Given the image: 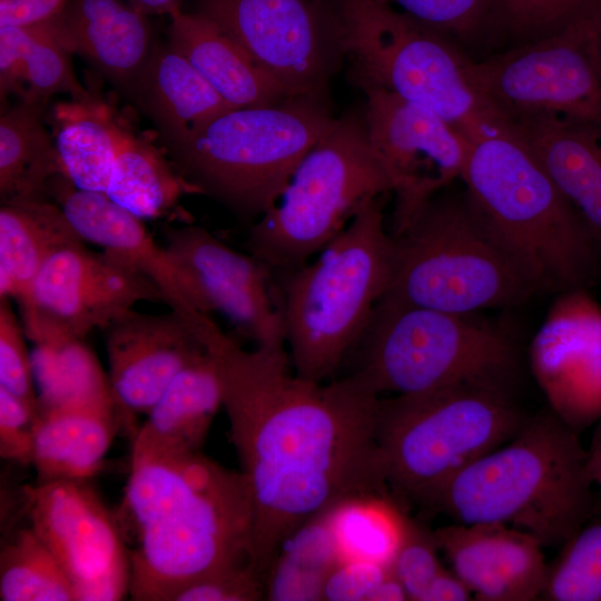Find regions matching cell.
Masks as SVG:
<instances>
[{
  "mask_svg": "<svg viewBox=\"0 0 601 601\" xmlns=\"http://www.w3.org/2000/svg\"><path fill=\"white\" fill-rule=\"evenodd\" d=\"M203 335L250 495V563L264 580L297 528L351 496L391 493L376 440L381 396L356 372L302 377L286 348L245 349L216 323Z\"/></svg>",
  "mask_w": 601,
  "mask_h": 601,
  "instance_id": "cell-1",
  "label": "cell"
},
{
  "mask_svg": "<svg viewBox=\"0 0 601 601\" xmlns=\"http://www.w3.org/2000/svg\"><path fill=\"white\" fill-rule=\"evenodd\" d=\"M121 516L122 536L135 540L128 591L135 601H174L203 578L250 563L246 481L201 452L131 460Z\"/></svg>",
  "mask_w": 601,
  "mask_h": 601,
  "instance_id": "cell-2",
  "label": "cell"
},
{
  "mask_svg": "<svg viewBox=\"0 0 601 601\" xmlns=\"http://www.w3.org/2000/svg\"><path fill=\"white\" fill-rule=\"evenodd\" d=\"M594 485L580 434L549 408L461 471L431 512L510 525L560 549L595 514Z\"/></svg>",
  "mask_w": 601,
  "mask_h": 601,
  "instance_id": "cell-3",
  "label": "cell"
},
{
  "mask_svg": "<svg viewBox=\"0 0 601 601\" xmlns=\"http://www.w3.org/2000/svg\"><path fill=\"white\" fill-rule=\"evenodd\" d=\"M460 180L540 293L588 290L601 278L600 249L515 132L473 144Z\"/></svg>",
  "mask_w": 601,
  "mask_h": 601,
  "instance_id": "cell-4",
  "label": "cell"
},
{
  "mask_svg": "<svg viewBox=\"0 0 601 601\" xmlns=\"http://www.w3.org/2000/svg\"><path fill=\"white\" fill-rule=\"evenodd\" d=\"M453 185L390 231L393 265L384 296L460 314L531 299L540 293L533 279L491 230L465 187Z\"/></svg>",
  "mask_w": 601,
  "mask_h": 601,
  "instance_id": "cell-5",
  "label": "cell"
},
{
  "mask_svg": "<svg viewBox=\"0 0 601 601\" xmlns=\"http://www.w3.org/2000/svg\"><path fill=\"white\" fill-rule=\"evenodd\" d=\"M383 200L366 201L314 260L283 274L286 345L302 377L331 378L355 351L388 290L393 239Z\"/></svg>",
  "mask_w": 601,
  "mask_h": 601,
  "instance_id": "cell-6",
  "label": "cell"
},
{
  "mask_svg": "<svg viewBox=\"0 0 601 601\" xmlns=\"http://www.w3.org/2000/svg\"><path fill=\"white\" fill-rule=\"evenodd\" d=\"M514 388L464 383L380 398L376 440L386 483L406 510L432 506L466 466L512 439L529 415Z\"/></svg>",
  "mask_w": 601,
  "mask_h": 601,
  "instance_id": "cell-7",
  "label": "cell"
},
{
  "mask_svg": "<svg viewBox=\"0 0 601 601\" xmlns=\"http://www.w3.org/2000/svg\"><path fill=\"white\" fill-rule=\"evenodd\" d=\"M354 372L381 396L411 395L464 383L514 388L521 370L515 336L480 316L383 296L356 346Z\"/></svg>",
  "mask_w": 601,
  "mask_h": 601,
  "instance_id": "cell-8",
  "label": "cell"
},
{
  "mask_svg": "<svg viewBox=\"0 0 601 601\" xmlns=\"http://www.w3.org/2000/svg\"><path fill=\"white\" fill-rule=\"evenodd\" d=\"M337 30L361 85L430 109L472 144L512 132L474 87L467 70L472 57L386 0H339Z\"/></svg>",
  "mask_w": 601,
  "mask_h": 601,
  "instance_id": "cell-9",
  "label": "cell"
},
{
  "mask_svg": "<svg viewBox=\"0 0 601 601\" xmlns=\"http://www.w3.org/2000/svg\"><path fill=\"white\" fill-rule=\"evenodd\" d=\"M312 96L218 115L169 145L176 169L197 193L253 224L335 121Z\"/></svg>",
  "mask_w": 601,
  "mask_h": 601,
  "instance_id": "cell-10",
  "label": "cell"
},
{
  "mask_svg": "<svg viewBox=\"0 0 601 601\" xmlns=\"http://www.w3.org/2000/svg\"><path fill=\"white\" fill-rule=\"evenodd\" d=\"M392 191L364 120H335L274 205L250 225L246 250L274 273L290 272L329 244L366 201Z\"/></svg>",
  "mask_w": 601,
  "mask_h": 601,
  "instance_id": "cell-11",
  "label": "cell"
},
{
  "mask_svg": "<svg viewBox=\"0 0 601 601\" xmlns=\"http://www.w3.org/2000/svg\"><path fill=\"white\" fill-rule=\"evenodd\" d=\"M601 0L545 38L471 58L476 90L510 122L556 117L601 126Z\"/></svg>",
  "mask_w": 601,
  "mask_h": 601,
  "instance_id": "cell-12",
  "label": "cell"
},
{
  "mask_svg": "<svg viewBox=\"0 0 601 601\" xmlns=\"http://www.w3.org/2000/svg\"><path fill=\"white\" fill-rule=\"evenodd\" d=\"M140 302L165 304V298L144 275L82 243L49 258L20 308L26 336L43 344L83 341Z\"/></svg>",
  "mask_w": 601,
  "mask_h": 601,
  "instance_id": "cell-13",
  "label": "cell"
},
{
  "mask_svg": "<svg viewBox=\"0 0 601 601\" xmlns=\"http://www.w3.org/2000/svg\"><path fill=\"white\" fill-rule=\"evenodd\" d=\"M30 526L67 574L76 601H116L128 594L130 559L117 519L88 480L24 489Z\"/></svg>",
  "mask_w": 601,
  "mask_h": 601,
  "instance_id": "cell-14",
  "label": "cell"
},
{
  "mask_svg": "<svg viewBox=\"0 0 601 601\" xmlns=\"http://www.w3.org/2000/svg\"><path fill=\"white\" fill-rule=\"evenodd\" d=\"M161 233L164 247L200 312L221 314L255 347L286 348L282 292L270 268L199 226H164Z\"/></svg>",
  "mask_w": 601,
  "mask_h": 601,
  "instance_id": "cell-15",
  "label": "cell"
},
{
  "mask_svg": "<svg viewBox=\"0 0 601 601\" xmlns=\"http://www.w3.org/2000/svg\"><path fill=\"white\" fill-rule=\"evenodd\" d=\"M362 86L368 139L393 183L394 231L435 193L460 180L473 144L430 109L384 88Z\"/></svg>",
  "mask_w": 601,
  "mask_h": 601,
  "instance_id": "cell-16",
  "label": "cell"
},
{
  "mask_svg": "<svg viewBox=\"0 0 601 601\" xmlns=\"http://www.w3.org/2000/svg\"><path fill=\"white\" fill-rule=\"evenodd\" d=\"M199 13L216 22L290 96L319 89L326 47L308 0H203Z\"/></svg>",
  "mask_w": 601,
  "mask_h": 601,
  "instance_id": "cell-17",
  "label": "cell"
},
{
  "mask_svg": "<svg viewBox=\"0 0 601 601\" xmlns=\"http://www.w3.org/2000/svg\"><path fill=\"white\" fill-rule=\"evenodd\" d=\"M587 292L561 294L531 352L549 408L579 434L601 421V306Z\"/></svg>",
  "mask_w": 601,
  "mask_h": 601,
  "instance_id": "cell-18",
  "label": "cell"
},
{
  "mask_svg": "<svg viewBox=\"0 0 601 601\" xmlns=\"http://www.w3.org/2000/svg\"><path fill=\"white\" fill-rule=\"evenodd\" d=\"M104 332L110 386L129 428L135 415L147 414L171 381L207 353L191 325L171 309H131Z\"/></svg>",
  "mask_w": 601,
  "mask_h": 601,
  "instance_id": "cell-19",
  "label": "cell"
},
{
  "mask_svg": "<svg viewBox=\"0 0 601 601\" xmlns=\"http://www.w3.org/2000/svg\"><path fill=\"white\" fill-rule=\"evenodd\" d=\"M48 193L62 208L85 242L124 263L150 280L162 294L169 309L198 329L210 315L191 302L166 248L156 243L142 219L112 201L105 193L76 188L63 175H56Z\"/></svg>",
  "mask_w": 601,
  "mask_h": 601,
  "instance_id": "cell-20",
  "label": "cell"
},
{
  "mask_svg": "<svg viewBox=\"0 0 601 601\" xmlns=\"http://www.w3.org/2000/svg\"><path fill=\"white\" fill-rule=\"evenodd\" d=\"M437 548L474 600H540L549 563L529 533L497 523H456L433 531Z\"/></svg>",
  "mask_w": 601,
  "mask_h": 601,
  "instance_id": "cell-21",
  "label": "cell"
},
{
  "mask_svg": "<svg viewBox=\"0 0 601 601\" xmlns=\"http://www.w3.org/2000/svg\"><path fill=\"white\" fill-rule=\"evenodd\" d=\"M528 146L601 252V126L542 117L516 121Z\"/></svg>",
  "mask_w": 601,
  "mask_h": 601,
  "instance_id": "cell-22",
  "label": "cell"
},
{
  "mask_svg": "<svg viewBox=\"0 0 601 601\" xmlns=\"http://www.w3.org/2000/svg\"><path fill=\"white\" fill-rule=\"evenodd\" d=\"M223 407L218 368L208 352L167 386L134 436L131 460L200 452Z\"/></svg>",
  "mask_w": 601,
  "mask_h": 601,
  "instance_id": "cell-23",
  "label": "cell"
},
{
  "mask_svg": "<svg viewBox=\"0 0 601 601\" xmlns=\"http://www.w3.org/2000/svg\"><path fill=\"white\" fill-rule=\"evenodd\" d=\"M169 46L234 108L272 106L290 93L216 22L201 13L171 17Z\"/></svg>",
  "mask_w": 601,
  "mask_h": 601,
  "instance_id": "cell-24",
  "label": "cell"
},
{
  "mask_svg": "<svg viewBox=\"0 0 601 601\" xmlns=\"http://www.w3.org/2000/svg\"><path fill=\"white\" fill-rule=\"evenodd\" d=\"M145 14L121 0H72L59 16L65 42L115 82L135 88L152 49Z\"/></svg>",
  "mask_w": 601,
  "mask_h": 601,
  "instance_id": "cell-25",
  "label": "cell"
},
{
  "mask_svg": "<svg viewBox=\"0 0 601 601\" xmlns=\"http://www.w3.org/2000/svg\"><path fill=\"white\" fill-rule=\"evenodd\" d=\"M121 423L117 406L39 411L31 462L36 483L88 480L97 474Z\"/></svg>",
  "mask_w": 601,
  "mask_h": 601,
  "instance_id": "cell-26",
  "label": "cell"
},
{
  "mask_svg": "<svg viewBox=\"0 0 601 601\" xmlns=\"http://www.w3.org/2000/svg\"><path fill=\"white\" fill-rule=\"evenodd\" d=\"M85 240L62 208L43 197L3 201L0 208V298L21 305L49 258Z\"/></svg>",
  "mask_w": 601,
  "mask_h": 601,
  "instance_id": "cell-27",
  "label": "cell"
},
{
  "mask_svg": "<svg viewBox=\"0 0 601 601\" xmlns=\"http://www.w3.org/2000/svg\"><path fill=\"white\" fill-rule=\"evenodd\" d=\"M134 89L168 145L184 139L218 115L236 109L170 46L152 49Z\"/></svg>",
  "mask_w": 601,
  "mask_h": 601,
  "instance_id": "cell-28",
  "label": "cell"
},
{
  "mask_svg": "<svg viewBox=\"0 0 601 601\" xmlns=\"http://www.w3.org/2000/svg\"><path fill=\"white\" fill-rule=\"evenodd\" d=\"M59 17L31 26L0 28L1 93L19 92L22 100L42 104L67 92L82 98L88 91L77 80Z\"/></svg>",
  "mask_w": 601,
  "mask_h": 601,
  "instance_id": "cell-29",
  "label": "cell"
},
{
  "mask_svg": "<svg viewBox=\"0 0 601 601\" xmlns=\"http://www.w3.org/2000/svg\"><path fill=\"white\" fill-rule=\"evenodd\" d=\"M55 149L61 175L76 188L105 193L124 129L90 95L56 106Z\"/></svg>",
  "mask_w": 601,
  "mask_h": 601,
  "instance_id": "cell-30",
  "label": "cell"
},
{
  "mask_svg": "<svg viewBox=\"0 0 601 601\" xmlns=\"http://www.w3.org/2000/svg\"><path fill=\"white\" fill-rule=\"evenodd\" d=\"M186 193H197L147 139L124 130L106 195L140 219L162 217Z\"/></svg>",
  "mask_w": 601,
  "mask_h": 601,
  "instance_id": "cell-31",
  "label": "cell"
},
{
  "mask_svg": "<svg viewBox=\"0 0 601 601\" xmlns=\"http://www.w3.org/2000/svg\"><path fill=\"white\" fill-rule=\"evenodd\" d=\"M41 104L22 100L0 119L1 201L43 197L60 173L53 142L42 124Z\"/></svg>",
  "mask_w": 601,
  "mask_h": 601,
  "instance_id": "cell-32",
  "label": "cell"
},
{
  "mask_svg": "<svg viewBox=\"0 0 601 601\" xmlns=\"http://www.w3.org/2000/svg\"><path fill=\"white\" fill-rule=\"evenodd\" d=\"M341 560H363L391 566L404 542L411 518L391 493L351 496L326 511Z\"/></svg>",
  "mask_w": 601,
  "mask_h": 601,
  "instance_id": "cell-33",
  "label": "cell"
},
{
  "mask_svg": "<svg viewBox=\"0 0 601 601\" xmlns=\"http://www.w3.org/2000/svg\"><path fill=\"white\" fill-rule=\"evenodd\" d=\"M39 411L67 406H117L109 377L82 341L36 344L31 354ZM119 408V407H118Z\"/></svg>",
  "mask_w": 601,
  "mask_h": 601,
  "instance_id": "cell-34",
  "label": "cell"
},
{
  "mask_svg": "<svg viewBox=\"0 0 601 601\" xmlns=\"http://www.w3.org/2000/svg\"><path fill=\"white\" fill-rule=\"evenodd\" d=\"M339 560L325 512L282 542L264 578L265 599L322 600L324 581Z\"/></svg>",
  "mask_w": 601,
  "mask_h": 601,
  "instance_id": "cell-35",
  "label": "cell"
},
{
  "mask_svg": "<svg viewBox=\"0 0 601 601\" xmlns=\"http://www.w3.org/2000/svg\"><path fill=\"white\" fill-rule=\"evenodd\" d=\"M0 600L75 601L67 574L30 525L1 548Z\"/></svg>",
  "mask_w": 601,
  "mask_h": 601,
  "instance_id": "cell-36",
  "label": "cell"
},
{
  "mask_svg": "<svg viewBox=\"0 0 601 601\" xmlns=\"http://www.w3.org/2000/svg\"><path fill=\"white\" fill-rule=\"evenodd\" d=\"M486 1L490 47L502 50L560 31L600 0Z\"/></svg>",
  "mask_w": 601,
  "mask_h": 601,
  "instance_id": "cell-37",
  "label": "cell"
},
{
  "mask_svg": "<svg viewBox=\"0 0 601 601\" xmlns=\"http://www.w3.org/2000/svg\"><path fill=\"white\" fill-rule=\"evenodd\" d=\"M540 600L601 601V515H592L560 548Z\"/></svg>",
  "mask_w": 601,
  "mask_h": 601,
  "instance_id": "cell-38",
  "label": "cell"
},
{
  "mask_svg": "<svg viewBox=\"0 0 601 601\" xmlns=\"http://www.w3.org/2000/svg\"><path fill=\"white\" fill-rule=\"evenodd\" d=\"M417 22L471 49L490 46L486 0H386Z\"/></svg>",
  "mask_w": 601,
  "mask_h": 601,
  "instance_id": "cell-39",
  "label": "cell"
},
{
  "mask_svg": "<svg viewBox=\"0 0 601 601\" xmlns=\"http://www.w3.org/2000/svg\"><path fill=\"white\" fill-rule=\"evenodd\" d=\"M24 335L23 325L12 311L9 298H0V387L17 396L38 415L32 357Z\"/></svg>",
  "mask_w": 601,
  "mask_h": 601,
  "instance_id": "cell-40",
  "label": "cell"
},
{
  "mask_svg": "<svg viewBox=\"0 0 601 601\" xmlns=\"http://www.w3.org/2000/svg\"><path fill=\"white\" fill-rule=\"evenodd\" d=\"M437 551L440 550L433 532L412 519L406 538L391 564L408 600L423 601L428 588L442 570Z\"/></svg>",
  "mask_w": 601,
  "mask_h": 601,
  "instance_id": "cell-41",
  "label": "cell"
},
{
  "mask_svg": "<svg viewBox=\"0 0 601 601\" xmlns=\"http://www.w3.org/2000/svg\"><path fill=\"white\" fill-rule=\"evenodd\" d=\"M265 599L260 574L250 563L203 578L179 591L174 601H257Z\"/></svg>",
  "mask_w": 601,
  "mask_h": 601,
  "instance_id": "cell-42",
  "label": "cell"
},
{
  "mask_svg": "<svg viewBox=\"0 0 601 601\" xmlns=\"http://www.w3.org/2000/svg\"><path fill=\"white\" fill-rule=\"evenodd\" d=\"M391 574V566L384 564L339 560L324 581L322 600L373 601L375 592Z\"/></svg>",
  "mask_w": 601,
  "mask_h": 601,
  "instance_id": "cell-43",
  "label": "cell"
},
{
  "mask_svg": "<svg viewBox=\"0 0 601 601\" xmlns=\"http://www.w3.org/2000/svg\"><path fill=\"white\" fill-rule=\"evenodd\" d=\"M38 415L21 400L0 387V456L22 465L32 462Z\"/></svg>",
  "mask_w": 601,
  "mask_h": 601,
  "instance_id": "cell-44",
  "label": "cell"
},
{
  "mask_svg": "<svg viewBox=\"0 0 601 601\" xmlns=\"http://www.w3.org/2000/svg\"><path fill=\"white\" fill-rule=\"evenodd\" d=\"M68 0H0V28L22 27L59 17Z\"/></svg>",
  "mask_w": 601,
  "mask_h": 601,
  "instance_id": "cell-45",
  "label": "cell"
},
{
  "mask_svg": "<svg viewBox=\"0 0 601 601\" xmlns=\"http://www.w3.org/2000/svg\"><path fill=\"white\" fill-rule=\"evenodd\" d=\"M474 600L465 583L452 571L442 568L428 588L423 601Z\"/></svg>",
  "mask_w": 601,
  "mask_h": 601,
  "instance_id": "cell-46",
  "label": "cell"
},
{
  "mask_svg": "<svg viewBox=\"0 0 601 601\" xmlns=\"http://www.w3.org/2000/svg\"><path fill=\"white\" fill-rule=\"evenodd\" d=\"M131 6L141 13L175 16L180 11L178 0H130Z\"/></svg>",
  "mask_w": 601,
  "mask_h": 601,
  "instance_id": "cell-47",
  "label": "cell"
},
{
  "mask_svg": "<svg viewBox=\"0 0 601 601\" xmlns=\"http://www.w3.org/2000/svg\"><path fill=\"white\" fill-rule=\"evenodd\" d=\"M588 465L594 484L601 487V421L597 424V430L588 450Z\"/></svg>",
  "mask_w": 601,
  "mask_h": 601,
  "instance_id": "cell-48",
  "label": "cell"
},
{
  "mask_svg": "<svg viewBox=\"0 0 601 601\" xmlns=\"http://www.w3.org/2000/svg\"><path fill=\"white\" fill-rule=\"evenodd\" d=\"M598 50H599V59H600V66H601V21H600L599 33H598Z\"/></svg>",
  "mask_w": 601,
  "mask_h": 601,
  "instance_id": "cell-49",
  "label": "cell"
}]
</instances>
